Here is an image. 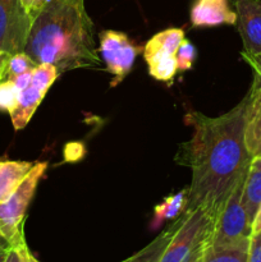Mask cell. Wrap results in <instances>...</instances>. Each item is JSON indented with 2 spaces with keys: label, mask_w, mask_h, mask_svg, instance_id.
I'll list each match as a JSON object with an SVG mask.
<instances>
[{
  "label": "cell",
  "mask_w": 261,
  "mask_h": 262,
  "mask_svg": "<svg viewBox=\"0 0 261 262\" xmlns=\"http://www.w3.org/2000/svg\"><path fill=\"white\" fill-rule=\"evenodd\" d=\"M246 105L240 104L220 117L188 112L184 123L192 136L178 148L176 161L192 171L183 212L205 209L217 215L230 192L247 174L251 155L245 142Z\"/></svg>",
  "instance_id": "6da1fadb"
},
{
  "label": "cell",
  "mask_w": 261,
  "mask_h": 262,
  "mask_svg": "<svg viewBox=\"0 0 261 262\" xmlns=\"http://www.w3.org/2000/svg\"><path fill=\"white\" fill-rule=\"evenodd\" d=\"M25 53L37 64H53L59 74L82 68H102L94 23L84 0H46L32 19Z\"/></svg>",
  "instance_id": "7a4b0ae2"
},
{
  "label": "cell",
  "mask_w": 261,
  "mask_h": 262,
  "mask_svg": "<svg viewBox=\"0 0 261 262\" xmlns=\"http://www.w3.org/2000/svg\"><path fill=\"white\" fill-rule=\"evenodd\" d=\"M183 214V222L159 262H194L202 257L209 246L216 215L201 207Z\"/></svg>",
  "instance_id": "3957f363"
},
{
  "label": "cell",
  "mask_w": 261,
  "mask_h": 262,
  "mask_svg": "<svg viewBox=\"0 0 261 262\" xmlns=\"http://www.w3.org/2000/svg\"><path fill=\"white\" fill-rule=\"evenodd\" d=\"M48 166V163H36L12 196L0 204V234L12 247L26 241V212Z\"/></svg>",
  "instance_id": "277c9868"
},
{
  "label": "cell",
  "mask_w": 261,
  "mask_h": 262,
  "mask_svg": "<svg viewBox=\"0 0 261 262\" xmlns=\"http://www.w3.org/2000/svg\"><path fill=\"white\" fill-rule=\"evenodd\" d=\"M245 179L246 176L235 184L215 217L214 229L209 243L212 247L235 245L250 239L252 235V227L248 222L242 201Z\"/></svg>",
  "instance_id": "5b68a950"
},
{
  "label": "cell",
  "mask_w": 261,
  "mask_h": 262,
  "mask_svg": "<svg viewBox=\"0 0 261 262\" xmlns=\"http://www.w3.org/2000/svg\"><path fill=\"white\" fill-rule=\"evenodd\" d=\"M143 49L136 45L124 32L105 30L100 32L99 54L105 71L113 74L110 86L115 87L128 76L136 58Z\"/></svg>",
  "instance_id": "8992f818"
},
{
  "label": "cell",
  "mask_w": 261,
  "mask_h": 262,
  "mask_svg": "<svg viewBox=\"0 0 261 262\" xmlns=\"http://www.w3.org/2000/svg\"><path fill=\"white\" fill-rule=\"evenodd\" d=\"M58 76V69L53 64L42 63L36 67L32 72L31 83L19 92L18 105L9 114L15 130L23 129L28 124Z\"/></svg>",
  "instance_id": "52a82bcc"
},
{
  "label": "cell",
  "mask_w": 261,
  "mask_h": 262,
  "mask_svg": "<svg viewBox=\"0 0 261 262\" xmlns=\"http://www.w3.org/2000/svg\"><path fill=\"white\" fill-rule=\"evenodd\" d=\"M31 25L20 0H0V50L9 55L25 51Z\"/></svg>",
  "instance_id": "ba28073f"
},
{
  "label": "cell",
  "mask_w": 261,
  "mask_h": 262,
  "mask_svg": "<svg viewBox=\"0 0 261 262\" xmlns=\"http://www.w3.org/2000/svg\"><path fill=\"white\" fill-rule=\"evenodd\" d=\"M242 58L251 67L253 74L252 84L246 95L245 142L251 158H257L261 156V56Z\"/></svg>",
  "instance_id": "9c48e42d"
},
{
  "label": "cell",
  "mask_w": 261,
  "mask_h": 262,
  "mask_svg": "<svg viewBox=\"0 0 261 262\" xmlns=\"http://www.w3.org/2000/svg\"><path fill=\"white\" fill-rule=\"evenodd\" d=\"M243 42L242 56H261V0H230Z\"/></svg>",
  "instance_id": "30bf717a"
},
{
  "label": "cell",
  "mask_w": 261,
  "mask_h": 262,
  "mask_svg": "<svg viewBox=\"0 0 261 262\" xmlns=\"http://www.w3.org/2000/svg\"><path fill=\"white\" fill-rule=\"evenodd\" d=\"M193 27H216L235 25L237 14L230 8V0H196L189 13Z\"/></svg>",
  "instance_id": "8fae6325"
},
{
  "label": "cell",
  "mask_w": 261,
  "mask_h": 262,
  "mask_svg": "<svg viewBox=\"0 0 261 262\" xmlns=\"http://www.w3.org/2000/svg\"><path fill=\"white\" fill-rule=\"evenodd\" d=\"M242 201L247 212L248 222L252 227L253 219L261 204V156L252 158L251 160L243 184Z\"/></svg>",
  "instance_id": "7c38bea8"
},
{
  "label": "cell",
  "mask_w": 261,
  "mask_h": 262,
  "mask_svg": "<svg viewBox=\"0 0 261 262\" xmlns=\"http://www.w3.org/2000/svg\"><path fill=\"white\" fill-rule=\"evenodd\" d=\"M33 165L32 161L0 160V204L12 196Z\"/></svg>",
  "instance_id": "4fadbf2b"
},
{
  "label": "cell",
  "mask_w": 261,
  "mask_h": 262,
  "mask_svg": "<svg viewBox=\"0 0 261 262\" xmlns=\"http://www.w3.org/2000/svg\"><path fill=\"white\" fill-rule=\"evenodd\" d=\"M184 219V214L182 212L178 216V219L176 222L171 223L165 230L160 233L155 239L151 243H148L145 248H142L141 251H138L137 253H135L133 256H130L127 260L122 262H159L161 255L165 251L166 246L170 242L171 237L174 235V233L177 232V229L179 228V225L182 224Z\"/></svg>",
  "instance_id": "5bb4252c"
},
{
  "label": "cell",
  "mask_w": 261,
  "mask_h": 262,
  "mask_svg": "<svg viewBox=\"0 0 261 262\" xmlns=\"http://www.w3.org/2000/svg\"><path fill=\"white\" fill-rule=\"evenodd\" d=\"M143 58L147 63L148 74L158 81L170 83L178 73L177 59L174 55L163 53H143Z\"/></svg>",
  "instance_id": "9a60e30c"
},
{
  "label": "cell",
  "mask_w": 261,
  "mask_h": 262,
  "mask_svg": "<svg viewBox=\"0 0 261 262\" xmlns=\"http://www.w3.org/2000/svg\"><path fill=\"white\" fill-rule=\"evenodd\" d=\"M250 239L229 246H207L201 262H247Z\"/></svg>",
  "instance_id": "2e32d148"
},
{
  "label": "cell",
  "mask_w": 261,
  "mask_h": 262,
  "mask_svg": "<svg viewBox=\"0 0 261 262\" xmlns=\"http://www.w3.org/2000/svg\"><path fill=\"white\" fill-rule=\"evenodd\" d=\"M184 38V31L181 28H166L156 33L146 42L143 53H165L176 56L177 50Z\"/></svg>",
  "instance_id": "e0dca14e"
},
{
  "label": "cell",
  "mask_w": 261,
  "mask_h": 262,
  "mask_svg": "<svg viewBox=\"0 0 261 262\" xmlns=\"http://www.w3.org/2000/svg\"><path fill=\"white\" fill-rule=\"evenodd\" d=\"M187 202V188L182 189L178 193L169 196L161 204L155 207V217L154 223L160 224L165 220H171L178 217L184 211Z\"/></svg>",
  "instance_id": "ac0fdd59"
},
{
  "label": "cell",
  "mask_w": 261,
  "mask_h": 262,
  "mask_svg": "<svg viewBox=\"0 0 261 262\" xmlns=\"http://www.w3.org/2000/svg\"><path fill=\"white\" fill-rule=\"evenodd\" d=\"M37 66L38 64L28 54H26L25 51L13 54L9 59V64H8L7 79L12 81L13 78H15L19 74L35 71V68Z\"/></svg>",
  "instance_id": "d6986e66"
},
{
  "label": "cell",
  "mask_w": 261,
  "mask_h": 262,
  "mask_svg": "<svg viewBox=\"0 0 261 262\" xmlns=\"http://www.w3.org/2000/svg\"><path fill=\"white\" fill-rule=\"evenodd\" d=\"M19 92L13 81L5 79L0 82V112L10 114L18 105Z\"/></svg>",
  "instance_id": "ffe728a7"
},
{
  "label": "cell",
  "mask_w": 261,
  "mask_h": 262,
  "mask_svg": "<svg viewBox=\"0 0 261 262\" xmlns=\"http://www.w3.org/2000/svg\"><path fill=\"white\" fill-rule=\"evenodd\" d=\"M197 58V50L192 42H189L187 38H183V41L179 45L178 50L176 53L177 67L178 72H187L193 67L194 60Z\"/></svg>",
  "instance_id": "44dd1931"
},
{
  "label": "cell",
  "mask_w": 261,
  "mask_h": 262,
  "mask_svg": "<svg viewBox=\"0 0 261 262\" xmlns=\"http://www.w3.org/2000/svg\"><path fill=\"white\" fill-rule=\"evenodd\" d=\"M247 262H261V232L251 235Z\"/></svg>",
  "instance_id": "7402d4cb"
},
{
  "label": "cell",
  "mask_w": 261,
  "mask_h": 262,
  "mask_svg": "<svg viewBox=\"0 0 261 262\" xmlns=\"http://www.w3.org/2000/svg\"><path fill=\"white\" fill-rule=\"evenodd\" d=\"M45 2L46 0H20L22 5L25 7V9L27 10V13L31 15L32 19L37 15V13L44 7Z\"/></svg>",
  "instance_id": "603a6c76"
},
{
  "label": "cell",
  "mask_w": 261,
  "mask_h": 262,
  "mask_svg": "<svg viewBox=\"0 0 261 262\" xmlns=\"http://www.w3.org/2000/svg\"><path fill=\"white\" fill-rule=\"evenodd\" d=\"M15 247L19 250L20 257H22V262H41V261H38V258H36V256L33 255L32 252H31V250L28 248V245L26 241H23L22 243H19V245L15 246Z\"/></svg>",
  "instance_id": "cb8c5ba5"
},
{
  "label": "cell",
  "mask_w": 261,
  "mask_h": 262,
  "mask_svg": "<svg viewBox=\"0 0 261 262\" xmlns=\"http://www.w3.org/2000/svg\"><path fill=\"white\" fill-rule=\"evenodd\" d=\"M32 72H27V73L19 74V76H17L15 78L12 79V81L14 82V84L17 86V89L19 90V91L25 90L26 87H27L28 84L31 83V78H32Z\"/></svg>",
  "instance_id": "d4e9b609"
},
{
  "label": "cell",
  "mask_w": 261,
  "mask_h": 262,
  "mask_svg": "<svg viewBox=\"0 0 261 262\" xmlns=\"http://www.w3.org/2000/svg\"><path fill=\"white\" fill-rule=\"evenodd\" d=\"M10 56L12 55H9V54H7V53H4V51L0 50V82L7 79L8 64H9Z\"/></svg>",
  "instance_id": "484cf974"
},
{
  "label": "cell",
  "mask_w": 261,
  "mask_h": 262,
  "mask_svg": "<svg viewBox=\"0 0 261 262\" xmlns=\"http://www.w3.org/2000/svg\"><path fill=\"white\" fill-rule=\"evenodd\" d=\"M4 262H22V257H20L19 250L17 247H10L8 251L7 258Z\"/></svg>",
  "instance_id": "4316f807"
},
{
  "label": "cell",
  "mask_w": 261,
  "mask_h": 262,
  "mask_svg": "<svg viewBox=\"0 0 261 262\" xmlns=\"http://www.w3.org/2000/svg\"><path fill=\"white\" fill-rule=\"evenodd\" d=\"M261 232V204L258 206L257 212H256V216L253 219L252 223V234H257Z\"/></svg>",
  "instance_id": "83f0119b"
},
{
  "label": "cell",
  "mask_w": 261,
  "mask_h": 262,
  "mask_svg": "<svg viewBox=\"0 0 261 262\" xmlns=\"http://www.w3.org/2000/svg\"><path fill=\"white\" fill-rule=\"evenodd\" d=\"M8 247H12V246H10L9 243H8V241L0 234V250H2V248H8Z\"/></svg>",
  "instance_id": "f1b7e54d"
},
{
  "label": "cell",
  "mask_w": 261,
  "mask_h": 262,
  "mask_svg": "<svg viewBox=\"0 0 261 262\" xmlns=\"http://www.w3.org/2000/svg\"><path fill=\"white\" fill-rule=\"evenodd\" d=\"M10 247L8 248H2L0 250V262H4L5 258H7V255H8V251H9Z\"/></svg>",
  "instance_id": "f546056e"
},
{
  "label": "cell",
  "mask_w": 261,
  "mask_h": 262,
  "mask_svg": "<svg viewBox=\"0 0 261 262\" xmlns=\"http://www.w3.org/2000/svg\"><path fill=\"white\" fill-rule=\"evenodd\" d=\"M202 256H204V255H202ZM201 261H202V257H200L199 260H196V261H194V262H201Z\"/></svg>",
  "instance_id": "4dcf8cb0"
}]
</instances>
